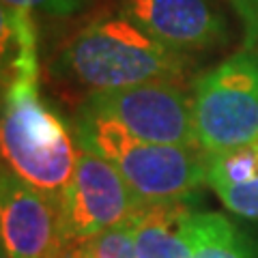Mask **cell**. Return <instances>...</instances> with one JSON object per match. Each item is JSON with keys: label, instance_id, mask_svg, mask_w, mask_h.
Returning <instances> with one entry per match:
<instances>
[{"label": "cell", "instance_id": "1", "mask_svg": "<svg viewBox=\"0 0 258 258\" xmlns=\"http://www.w3.org/2000/svg\"><path fill=\"white\" fill-rule=\"evenodd\" d=\"M5 62L3 159L5 168L32 187L62 196L74 176L78 151L60 116L39 95L37 35L32 15L3 13Z\"/></svg>", "mask_w": 258, "mask_h": 258}, {"label": "cell", "instance_id": "14", "mask_svg": "<svg viewBox=\"0 0 258 258\" xmlns=\"http://www.w3.org/2000/svg\"><path fill=\"white\" fill-rule=\"evenodd\" d=\"M243 28V50L258 54V0H228Z\"/></svg>", "mask_w": 258, "mask_h": 258}, {"label": "cell", "instance_id": "2", "mask_svg": "<svg viewBox=\"0 0 258 258\" xmlns=\"http://www.w3.org/2000/svg\"><path fill=\"white\" fill-rule=\"evenodd\" d=\"M189 58L164 47L132 20L103 15L78 32L60 50L54 74L88 93L116 91L144 82H181Z\"/></svg>", "mask_w": 258, "mask_h": 258}, {"label": "cell", "instance_id": "3", "mask_svg": "<svg viewBox=\"0 0 258 258\" xmlns=\"http://www.w3.org/2000/svg\"><path fill=\"white\" fill-rule=\"evenodd\" d=\"M80 149L110 161L144 205L196 196L207 183V153L194 147L155 144L136 138L123 125L80 106Z\"/></svg>", "mask_w": 258, "mask_h": 258}, {"label": "cell", "instance_id": "7", "mask_svg": "<svg viewBox=\"0 0 258 258\" xmlns=\"http://www.w3.org/2000/svg\"><path fill=\"white\" fill-rule=\"evenodd\" d=\"M0 232L3 252L11 258H60L71 245L64 235L62 196L32 187L3 168Z\"/></svg>", "mask_w": 258, "mask_h": 258}, {"label": "cell", "instance_id": "5", "mask_svg": "<svg viewBox=\"0 0 258 258\" xmlns=\"http://www.w3.org/2000/svg\"><path fill=\"white\" fill-rule=\"evenodd\" d=\"M82 108L116 120L144 142L200 149L194 123V99L179 82L159 80L116 91L88 93Z\"/></svg>", "mask_w": 258, "mask_h": 258}, {"label": "cell", "instance_id": "8", "mask_svg": "<svg viewBox=\"0 0 258 258\" xmlns=\"http://www.w3.org/2000/svg\"><path fill=\"white\" fill-rule=\"evenodd\" d=\"M118 13L187 58L230 39L228 20L213 0H120Z\"/></svg>", "mask_w": 258, "mask_h": 258}, {"label": "cell", "instance_id": "9", "mask_svg": "<svg viewBox=\"0 0 258 258\" xmlns=\"http://www.w3.org/2000/svg\"><path fill=\"white\" fill-rule=\"evenodd\" d=\"M194 205L196 196L142 205L129 220L140 258H191Z\"/></svg>", "mask_w": 258, "mask_h": 258}, {"label": "cell", "instance_id": "13", "mask_svg": "<svg viewBox=\"0 0 258 258\" xmlns=\"http://www.w3.org/2000/svg\"><path fill=\"white\" fill-rule=\"evenodd\" d=\"M91 0H3V11L26 15H50V18H71L84 11Z\"/></svg>", "mask_w": 258, "mask_h": 258}, {"label": "cell", "instance_id": "11", "mask_svg": "<svg viewBox=\"0 0 258 258\" xmlns=\"http://www.w3.org/2000/svg\"><path fill=\"white\" fill-rule=\"evenodd\" d=\"M189 243L191 258H258V237L224 213H194Z\"/></svg>", "mask_w": 258, "mask_h": 258}, {"label": "cell", "instance_id": "6", "mask_svg": "<svg viewBox=\"0 0 258 258\" xmlns=\"http://www.w3.org/2000/svg\"><path fill=\"white\" fill-rule=\"evenodd\" d=\"M142 205L110 161L86 149L78 151L74 176L62 194L64 235L71 245L127 224Z\"/></svg>", "mask_w": 258, "mask_h": 258}, {"label": "cell", "instance_id": "12", "mask_svg": "<svg viewBox=\"0 0 258 258\" xmlns=\"http://www.w3.org/2000/svg\"><path fill=\"white\" fill-rule=\"evenodd\" d=\"M84 258H140L129 222L88 239L84 243Z\"/></svg>", "mask_w": 258, "mask_h": 258}, {"label": "cell", "instance_id": "4", "mask_svg": "<svg viewBox=\"0 0 258 258\" xmlns=\"http://www.w3.org/2000/svg\"><path fill=\"white\" fill-rule=\"evenodd\" d=\"M194 123L207 155L258 140V54L241 50L194 82Z\"/></svg>", "mask_w": 258, "mask_h": 258}, {"label": "cell", "instance_id": "10", "mask_svg": "<svg viewBox=\"0 0 258 258\" xmlns=\"http://www.w3.org/2000/svg\"><path fill=\"white\" fill-rule=\"evenodd\" d=\"M207 185L230 213L258 222V140L228 153L207 155Z\"/></svg>", "mask_w": 258, "mask_h": 258}, {"label": "cell", "instance_id": "15", "mask_svg": "<svg viewBox=\"0 0 258 258\" xmlns=\"http://www.w3.org/2000/svg\"><path fill=\"white\" fill-rule=\"evenodd\" d=\"M0 258H11L9 254H7V252H3V256H0Z\"/></svg>", "mask_w": 258, "mask_h": 258}]
</instances>
